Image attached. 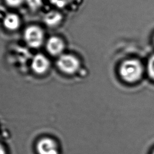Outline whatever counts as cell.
<instances>
[{
  "mask_svg": "<svg viewBox=\"0 0 154 154\" xmlns=\"http://www.w3.org/2000/svg\"><path fill=\"white\" fill-rule=\"evenodd\" d=\"M143 67L141 64L136 60H128L121 65L120 73L122 78L128 82H134L141 76Z\"/></svg>",
  "mask_w": 154,
  "mask_h": 154,
  "instance_id": "1",
  "label": "cell"
},
{
  "mask_svg": "<svg viewBox=\"0 0 154 154\" xmlns=\"http://www.w3.org/2000/svg\"><path fill=\"white\" fill-rule=\"evenodd\" d=\"M43 37L42 29L35 25L29 26L24 31L25 40L31 48L40 46L43 41Z\"/></svg>",
  "mask_w": 154,
  "mask_h": 154,
  "instance_id": "2",
  "label": "cell"
},
{
  "mask_svg": "<svg viewBox=\"0 0 154 154\" xmlns=\"http://www.w3.org/2000/svg\"><path fill=\"white\" fill-rule=\"evenodd\" d=\"M57 65L63 72L72 74L78 70L79 67V62L72 55L63 54L58 59Z\"/></svg>",
  "mask_w": 154,
  "mask_h": 154,
  "instance_id": "3",
  "label": "cell"
},
{
  "mask_svg": "<svg viewBox=\"0 0 154 154\" xmlns=\"http://www.w3.org/2000/svg\"><path fill=\"white\" fill-rule=\"evenodd\" d=\"M36 149L38 154H58L56 143L49 138H43L39 140Z\"/></svg>",
  "mask_w": 154,
  "mask_h": 154,
  "instance_id": "4",
  "label": "cell"
},
{
  "mask_svg": "<svg viewBox=\"0 0 154 154\" xmlns=\"http://www.w3.org/2000/svg\"><path fill=\"white\" fill-rule=\"evenodd\" d=\"M49 65L50 63L48 59L41 54L35 55L31 63L32 70L37 74H43L45 73L48 70Z\"/></svg>",
  "mask_w": 154,
  "mask_h": 154,
  "instance_id": "5",
  "label": "cell"
},
{
  "mask_svg": "<svg viewBox=\"0 0 154 154\" xmlns=\"http://www.w3.org/2000/svg\"><path fill=\"white\" fill-rule=\"evenodd\" d=\"M64 48L63 41L59 37L52 36L48 38L46 43V49L50 54L58 55L60 54Z\"/></svg>",
  "mask_w": 154,
  "mask_h": 154,
  "instance_id": "6",
  "label": "cell"
},
{
  "mask_svg": "<svg viewBox=\"0 0 154 154\" xmlns=\"http://www.w3.org/2000/svg\"><path fill=\"white\" fill-rule=\"evenodd\" d=\"M3 23L7 29L9 30H15L20 25V20L17 14L10 13L5 16L3 20Z\"/></svg>",
  "mask_w": 154,
  "mask_h": 154,
  "instance_id": "7",
  "label": "cell"
},
{
  "mask_svg": "<svg viewBox=\"0 0 154 154\" xmlns=\"http://www.w3.org/2000/svg\"><path fill=\"white\" fill-rule=\"evenodd\" d=\"M62 16L60 13L57 11H51L46 13L44 16V22L45 23L51 26L58 25L61 20Z\"/></svg>",
  "mask_w": 154,
  "mask_h": 154,
  "instance_id": "8",
  "label": "cell"
},
{
  "mask_svg": "<svg viewBox=\"0 0 154 154\" xmlns=\"http://www.w3.org/2000/svg\"><path fill=\"white\" fill-rule=\"evenodd\" d=\"M147 70L149 76L154 79V55L150 58L148 65H147Z\"/></svg>",
  "mask_w": 154,
  "mask_h": 154,
  "instance_id": "9",
  "label": "cell"
},
{
  "mask_svg": "<svg viewBox=\"0 0 154 154\" xmlns=\"http://www.w3.org/2000/svg\"><path fill=\"white\" fill-rule=\"evenodd\" d=\"M54 6L58 8H63L66 5L69 0H49Z\"/></svg>",
  "mask_w": 154,
  "mask_h": 154,
  "instance_id": "10",
  "label": "cell"
},
{
  "mask_svg": "<svg viewBox=\"0 0 154 154\" xmlns=\"http://www.w3.org/2000/svg\"><path fill=\"white\" fill-rule=\"evenodd\" d=\"M28 4L32 8H38L42 4V0H26Z\"/></svg>",
  "mask_w": 154,
  "mask_h": 154,
  "instance_id": "11",
  "label": "cell"
},
{
  "mask_svg": "<svg viewBox=\"0 0 154 154\" xmlns=\"http://www.w3.org/2000/svg\"><path fill=\"white\" fill-rule=\"evenodd\" d=\"M6 3L11 7H17L20 5L24 0H5Z\"/></svg>",
  "mask_w": 154,
  "mask_h": 154,
  "instance_id": "12",
  "label": "cell"
},
{
  "mask_svg": "<svg viewBox=\"0 0 154 154\" xmlns=\"http://www.w3.org/2000/svg\"><path fill=\"white\" fill-rule=\"evenodd\" d=\"M0 154H6V152L4 147L1 144H0Z\"/></svg>",
  "mask_w": 154,
  "mask_h": 154,
  "instance_id": "13",
  "label": "cell"
},
{
  "mask_svg": "<svg viewBox=\"0 0 154 154\" xmlns=\"http://www.w3.org/2000/svg\"><path fill=\"white\" fill-rule=\"evenodd\" d=\"M153 154H154V152H153Z\"/></svg>",
  "mask_w": 154,
  "mask_h": 154,
  "instance_id": "14",
  "label": "cell"
}]
</instances>
